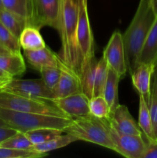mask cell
I'll list each match as a JSON object with an SVG mask.
<instances>
[{
	"instance_id": "34",
	"label": "cell",
	"mask_w": 157,
	"mask_h": 158,
	"mask_svg": "<svg viewBox=\"0 0 157 158\" xmlns=\"http://www.w3.org/2000/svg\"><path fill=\"white\" fill-rule=\"evenodd\" d=\"M18 132L10 127H0V143Z\"/></svg>"
},
{
	"instance_id": "31",
	"label": "cell",
	"mask_w": 157,
	"mask_h": 158,
	"mask_svg": "<svg viewBox=\"0 0 157 158\" xmlns=\"http://www.w3.org/2000/svg\"><path fill=\"white\" fill-rule=\"evenodd\" d=\"M42 79L46 86L53 89L58 83L61 76V66L59 67H43L39 70Z\"/></svg>"
},
{
	"instance_id": "1",
	"label": "cell",
	"mask_w": 157,
	"mask_h": 158,
	"mask_svg": "<svg viewBox=\"0 0 157 158\" xmlns=\"http://www.w3.org/2000/svg\"><path fill=\"white\" fill-rule=\"evenodd\" d=\"M156 15L152 0H140L132 22L123 34L127 72L130 75L139 64L140 52Z\"/></svg>"
},
{
	"instance_id": "35",
	"label": "cell",
	"mask_w": 157,
	"mask_h": 158,
	"mask_svg": "<svg viewBox=\"0 0 157 158\" xmlns=\"http://www.w3.org/2000/svg\"><path fill=\"white\" fill-rule=\"evenodd\" d=\"M152 82H151V96L157 97V63L154 66L152 73Z\"/></svg>"
},
{
	"instance_id": "24",
	"label": "cell",
	"mask_w": 157,
	"mask_h": 158,
	"mask_svg": "<svg viewBox=\"0 0 157 158\" xmlns=\"http://www.w3.org/2000/svg\"><path fill=\"white\" fill-rule=\"evenodd\" d=\"M98 60L94 57L83 68L80 80L82 83V92L89 99L93 97L94 80H95V68Z\"/></svg>"
},
{
	"instance_id": "4",
	"label": "cell",
	"mask_w": 157,
	"mask_h": 158,
	"mask_svg": "<svg viewBox=\"0 0 157 158\" xmlns=\"http://www.w3.org/2000/svg\"><path fill=\"white\" fill-rule=\"evenodd\" d=\"M63 132L71 134L77 140L90 142L115 152V148L109 134L108 119L97 118L92 114L83 118L72 119V123Z\"/></svg>"
},
{
	"instance_id": "11",
	"label": "cell",
	"mask_w": 157,
	"mask_h": 158,
	"mask_svg": "<svg viewBox=\"0 0 157 158\" xmlns=\"http://www.w3.org/2000/svg\"><path fill=\"white\" fill-rule=\"evenodd\" d=\"M52 101L71 119L83 118L91 115L89 98L83 93H78L63 98L54 99Z\"/></svg>"
},
{
	"instance_id": "10",
	"label": "cell",
	"mask_w": 157,
	"mask_h": 158,
	"mask_svg": "<svg viewBox=\"0 0 157 158\" xmlns=\"http://www.w3.org/2000/svg\"><path fill=\"white\" fill-rule=\"evenodd\" d=\"M103 56L106 59L109 67L113 69L123 78L127 73L126 54L123 44V34L119 30L114 31L111 35Z\"/></svg>"
},
{
	"instance_id": "22",
	"label": "cell",
	"mask_w": 157,
	"mask_h": 158,
	"mask_svg": "<svg viewBox=\"0 0 157 158\" xmlns=\"http://www.w3.org/2000/svg\"><path fill=\"white\" fill-rule=\"evenodd\" d=\"M2 2L5 9L22 16L28 22L29 26H32V0H2Z\"/></svg>"
},
{
	"instance_id": "23",
	"label": "cell",
	"mask_w": 157,
	"mask_h": 158,
	"mask_svg": "<svg viewBox=\"0 0 157 158\" xmlns=\"http://www.w3.org/2000/svg\"><path fill=\"white\" fill-rule=\"evenodd\" d=\"M76 140L77 139L71 134H62L61 135L57 136L56 137H54V138L51 139V140H48L45 143L34 145L33 150L36 152L40 153V154H48V153L50 152V151L64 148V147L68 146L69 144L76 141Z\"/></svg>"
},
{
	"instance_id": "27",
	"label": "cell",
	"mask_w": 157,
	"mask_h": 158,
	"mask_svg": "<svg viewBox=\"0 0 157 158\" xmlns=\"http://www.w3.org/2000/svg\"><path fill=\"white\" fill-rule=\"evenodd\" d=\"M0 146L4 148L18 150H29L34 151V144L30 141L25 133L18 132L9 138L6 139L0 143Z\"/></svg>"
},
{
	"instance_id": "13",
	"label": "cell",
	"mask_w": 157,
	"mask_h": 158,
	"mask_svg": "<svg viewBox=\"0 0 157 158\" xmlns=\"http://www.w3.org/2000/svg\"><path fill=\"white\" fill-rule=\"evenodd\" d=\"M61 76L53 90L55 99L63 98L82 92L80 77L62 62Z\"/></svg>"
},
{
	"instance_id": "3",
	"label": "cell",
	"mask_w": 157,
	"mask_h": 158,
	"mask_svg": "<svg viewBox=\"0 0 157 158\" xmlns=\"http://www.w3.org/2000/svg\"><path fill=\"white\" fill-rule=\"evenodd\" d=\"M0 118L8 126L22 133L39 128H52L64 131L72 120V119L67 117L19 112L2 108H0Z\"/></svg>"
},
{
	"instance_id": "2",
	"label": "cell",
	"mask_w": 157,
	"mask_h": 158,
	"mask_svg": "<svg viewBox=\"0 0 157 158\" xmlns=\"http://www.w3.org/2000/svg\"><path fill=\"white\" fill-rule=\"evenodd\" d=\"M78 0H62L59 29L62 48L58 56L78 77L82 73V57L77 40Z\"/></svg>"
},
{
	"instance_id": "5",
	"label": "cell",
	"mask_w": 157,
	"mask_h": 158,
	"mask_svg": "<svg viewBox=\"0 0 157 158\" xmlns=\"http://www.w3.org/2000/svg\"><path fill=\"white\" fill-rule=\"evenodd\" d=\"M0 108L69 118L52 101L29 98L12 94L3 89H0Z\"/></svg>"
},
{
	"instance_id": "28",
	"label": "cell",
	"mask_w": 157,
	"mask_h": 158,
	"mask_svg": "<svg viewBox=\"0 0 157 158\" xmlns=\"http://www.w3.org/2000/svg\"><path fill=\"white\" fill-rule=\"evenodd\" d=\"M89 110L92 116L99 119H109L111 114L110 107L103 96L89 99Z\"/></svg>"
},
{
	"instance_id": "14",
	"label": "cell",
	"mask_w": 157,
	"mask_h": 158,
	"mask_svg": "<svg viewBox=\"0 0 157 158\" xmlns=\"http://www.w3.org/2000/svg\"><path fill=\"white\" fill-rule=\"evenodd\" d=\"M155 65L152 63H139L131 74L133 86L145 99L148 106L151 99V82Z\"/></svg>"
},
{
	"instance_id": "17",
	"label": "cell",
	"mask_w": 157,
	"mask_h": 158,
	"mask_svg": "<svg viewBox=\"0 0 157 158\" xmlns=\"http://www.w3.org/2000/svg\"><path fill=\"white\" fill-rule=\"evenodd\" d=\"M139 63H157V15L140 52Z\"/></svg>"
},
{
	"instance_id": "12",
	"label": "cell",
	"mask_w": 157,
	"mask_h": 158,
	"mask_svg": "<svg viewBox=\"0 0 157 158\" xmlns=\"http://www.w3.org/2000/svg\"><path fill=\"white\" fill-rule=\"evenodd\" d=\"M109 123L116 131L122 134L130 135H143V131L129 113L127 106L119 104L112 111L109 118Z\"/></svg>"
},
{
	"instance_id": "15",
	"label": "cell",
	"mask_w": 157,
	"mask_h": 158,
	"mask_svg": "<svg viewBox=\"0 0 157 158\" xmlns=\"http://www.w3.org/2000/svg\"><path fill=\"white\" fill-rule=\"evenodd\" d=\"M24 56L28 63L34 69L39 71L43 67H59L62 60L49 47L45 46L35 50H24Z\"/></svg>"
},
{
	"instance_id": "40",
	"label": "cell",
	"mask_w": 157,
	"mask_h": 158,
	"mask_svg": "<svg viewBox=\"0 0 157 158\" xmlns=\"http://www.w3.org/2000/svg\"><path fill=\"white\" fill-rule=\"evenodd\" d=\"M2 8H4V7H3V5H2V0H0V9H2Z\"/></svg>"
},
{
	"instance_id": "29",
	"label": "cell",
	"mask_w": 157,
	"mask_h": 158,
	"mask_svg": "<svg viewBox=\"0 0 157 158\" xmlns=\"http://www.w3.org/2000/svg\"><path fill=\"white\" fill-rule=\"evenodd\" d=\"M0 46L10 52H21L19 40L0 22Z\"/></svg>"
},
{
	"instance_id": "39",
	"label": "cell",
	"mask_w": 157,
	"mask_h": 158,
	"mask_svg": "<svg viewBox=\"0 0 157 158\" xmlns=\"http://www.w3.org/2000/svg\"><path fill=\"white\" fill-rule=\"evenodd\" d=\"M152 5H153V7L155 9V11L157 13V0H152Z\"/></svg>"
},
{
	"instance_id": "18",
	"label": "cell",
	"mask_w": 157,
	"mask_h": 158,
	"mask_svg": "<svg viewBox=\"0 0 157 158\" xmlns=\"http://www.w3.org/2000/svg\"><path fill=\"white\" fill-rule=\"evenodd\" d=\"M18 40L23 50H35L46 46L39 29L32 26H27L25 28Z\"/></svg>"
},
{
	"instance_id": "26",
	"label": "cell",
	"mask_w": 157,
	"mask_h": 158,
	"mask_svg": "<svg viewBox=\"0 0 157 158\" xmlns=\"http://www.w3.org/2000/svg\"><path fill=\"white\" fill-rule=\"evenodd\" d=\"M62 131L52 128H39V129L32 130L25 133L28 138L34 145L45 143L51 139L61 135Z\"/></svg>"
},
{
	"instance_id": "41",
	"label": "cell",
	"mask_w": 157,
	"mask_h": 158,
	"mask_svg": "<svg viewBox=\"0 0 157 158\" xmlns=\"http://www.w3.org/2000/svg\"><path fill=\"white\" fill-rule=\"evenodd\" d=\"M156 143H157V139H156Z\"/></svg>"
},
{
	"instance_id": "8",
	"label": "cell",
	"mask_w": 157,
	"mask_h": 158,
	"mask_svg": "<svg viewBox=\"0 0 157 158\" xmlns=\"http://www.w3.org/2000/svg\"><path fill=\"white\" fill-rule=\"evenodd\" d=\"M32 26L40 29L50 26L56 30L59 29L62 0H32Z\"/></svg>"
},
{
	"instance_id": "16",
	"label": "cell",
	"mask_w": 157,
	"mask_h": 158,
	"mask_svg": "<svg viewBox=\"0 0 157 158\" xmlns=\"http://www.w3.org/2000/svg\"><path fill=\"white\" fill-rule=\"evenodd\" d=\"M0 69L12 77L22 75L26 67L21 52L0 56Z\"/></svg>"
},
{
	"instance_id": "25",
	"label": "cell",
	"mask_w": 157,
	"mask_h": 158,
	"mask_svg": "<svg viewBox=\"0 0 157 158\" xmlns=\"http://www.w3.org/2000/svg\"><path fill=\"white\" fill-rule=\"evenodd\" d=\"M108 71H109V65H108L106 59L103 56L97 61L95 80H94L93 97L103 95L106 80H107Z\"/></svg>"
},
{
	"instance_id": "37",
	"label": "cell",
	"mask_w": 157,
	"mask_h": 158,
	"mask_svg": "<svg viewBox=\"0 0 157 158\" xmlns=\"http://www.w3.org/2000/svg\"><path fill=\"white\" fill-rule=\"evenodd\" d=\"M9 52H9V51L6 50L5 48H3L2 46H0V56L4 55V54H7V53H9Z\"/></svg>"
},
{
	"instance_id": "21",
	"label": "cell",
	"mask_w": 157,
	"mask_h": 158,
	"mask_svg": "<svg viewBox=\"0 0 157 158\" xmlns=\"http://www.w3.org/2000/svg\"><path fill=\"white\" fill-rule=\"evenodd\" d=\"M138 124L143 134L149 142H156V137L153 132L152 120L149 106L145 99L139 95V120Z\"/></svg>"
},
{
	"instance_id": "30",
	"label": "cell",
	"mask_w": 157,
	"mask_h": 158,
	"mask_svg": "<svg viewBox=\"0 0 157 158\" xmlns=\"http://www.w3.org/2000/svg\"><path fill=\"white\" fill-rule=\"evenodd\" d=\"M46 155L35 151L12 149L0 146V158H39Z\"/></svg>"
},
{
	"instance_id": "33",
	"label": "cell",
	"mask_w": 157,
	"mask_h": 158,
	"mask_svg": "<svg viewBox=\"0 0 157 158\" xmlns=\"http://www.w3.org/2000/svg\"><path fill=\"white\" fill-rule=\"evenodd\" d=\"M143 158H157L156 142H146V147Z\"/></svg>"
},
{
	"instance_id": "9",
	"label": "cell",
	"mask_w": 157,
	"mask_h": 158,
	"mask_svg": "<svg viewBox=\"0 0 157 158\" xmlns=\"http://www.w3.org/2000/svg\"><path fill=\"white\" fill-rule=\"evenodd\" d=\"M108 127L115 148V152L127 158H143L146 147V142L143 135L122 134L111 125L109 119Z\"/></svg>"
},
{
	"instance_id": "7",
	"label": "cell",
	"mask_w": 157,
	"mask_h": 158,
	"mask_svg": "<svg viewBox=\"0 0 157 158\" xmlns=\"http://www.w3.org/2000/svg\"><path fill=\"white\" fill-rule=\"evenodd\" d=\"M12 94L37 100H49L55 99L53 90L46 86L42 79L20 80L13 78L2 88Z\"/></svg>"
},
{
	"instance_id": "20",
	"label": "cell",
	"mask_w": 157,
	"mask_h": 158,
	"mask_svg": "<svg viewBox=\"0 0 157 158\" xmlns=\"http://www.w3.org/2000/svg\"><path fill=\"white\" fill-rule=\"evenodd\" d=\"M0 22L17 38H19L25 28L29 26L24 18L5 8L0 9Z\"/></svg>"
},
{
	"instance_id": "36",
	"label": "cell",
	"mask_w": 157,
	"mask_h": 158,
	"mask_svg": "<svg viewBox=\"0 0 157 158\" xmlns=\"http://www.w3.org/2000/svg\"><path fill=\"white\" fill-rule=\"evenodd\" d=\"M12 78L13 77L0 69V89H2Z\"/></svg>"
},
{
	"instance_id": "6",
	"label": "cell",
	"mask_w": 157,
	"mask_h": 158,
	"mask_svg": "<svg viewBox=\"0 0 157 158\" xmlns=\"http://www.w3.org/2000/svg\"><path fill=\"white\" fill-rule=\"evenodd\" d=\"M77 40L82 57L83 72V68L95 57L94 37L88 14L87 0H78Z\"/></svg>"
},
{
	"instance_id": "38",
	"label": "cell",
	"mask_w": 157,
	"mask_h": 158,
	"mask_svg": "<svg viewBox=\"0 0 157 158\" xmlns=\"http://www.w3.org/2000/svg\"><path fill=\"white\" fill-rule=\"evenodd\" d=\"M0 127H9L2 118H0Z\"/></svg>"
},
{
	"instance_id": "32",
	"label": "cell",
	"mask_w": 157,
	"mask_h": 158,
	"mask_svg": "<svg viewBox=\"0 0 157 158\" xmlns=\"http://www.w3.org/2000/svg\"><path fill=\"white\" fill-rule=\"evenodd\" d=\"M149 110L152 120V128L155 137L157 139V97L151 96L150 102L149 104Z\"/></svg>"
},
{
	"instance_id": "19",
	"label": "cell",
	"mask_w": 157,
	"mask_h": 158,
	"mask_svg": "<svg viewBox=\"0 0 157 158\" xmlns=\"http://www.w3.org/2000/svg\"><path fill=\"white\" fill-rule=\"evenodd\" d=\"M121 77L115 71L109 67L107 80L105 86L103 97L106 99L110 107L111 112L119 105L118 96V87Z\"/></svg>"
}]
</instances>
